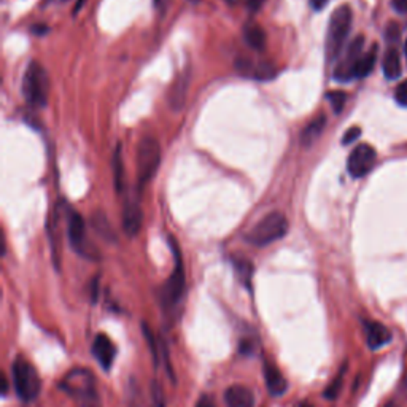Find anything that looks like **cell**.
Masks as SVG:
<instances>
[{
    "label": "cell",
    "instance_id": "cell-1",
    "mask_svg": "<svg viewBox=\"0 0 407 407\" xmlns=\"http://www.w3.org/2000/svg\"><path fill=\"white\" fill-rule=\"evenodd\" d=\"M353 23V12L350 5H341L332 12L330 23H328L325 53L328 61H336L341 57V53L344 50L345 40L349 37Z\"/></svg>",
    "mask_w": 407,
    "mask_h": 407
},
{
    "label": "cell",
    "instance_id": "cell-2",
    "mask_svg": "<svg viewBox=\"0 0 407 407\" xmlns=\"http://www.w3.org/2000/svg\"><path fill=\"white\" fill-rule=\"evenodd\" d=\"M23 94L31 107L43 109L48 104L50 94V78L42 64L32 61L23 77Z\"/></svg>",
    "mask_w": 407,
    "mask_h": 407
},
{
    "label": "cell",
    "instance_id": "cell-3",
    "mask_svg": "<svg viewBox=\"0 0 407 407\" xmlns=\"http://www.w3.org/2000/svg\"><path fill=\"white\" fill-rule=\"evenodd\" d=\"M288 233V220L280 212H271L263 217L245 235V240L254 247H266L280 240Z\"/></svg>",
    "mask_w": 407,
    "mask_h": 407
},
{
    "label": "cell",
    "instance_id": "cell-4",
    "mask_svg": "<svg viewBox=\"0 0 407 407\" xmlns=\"http://www.w3.org/2000/svg\"><path fill=\"white\" fill-rule=\"evenodd\" d=\"M12 376H13V385L16 390V395L23 401H34L40 393L42 382L38 377V372L31 363L18 358L12 366Z\"/></svg>",
    "mask_w": 407,
    "mask_h": 407
},
{
    "label": "cell",
    "instance_id": "cell-5",
    "mask_svg": "<svg viewBox=\"0 0 407 407\" xmlns=\"http://www.w3.org/2000/svg\"><path fill=\"white\" fill-rule=\"evenodd\" d=\"M161 164V145L155 137H144L137 146V176L145 186L158 172Z\"/></svg>",
    "mask_w": 407,
    "mask_h": 407
},
{
    "label": "cell",
    "instance_id": "cell-6",
    "mask_svg": "<svg viewBox=\"0 0 407 407\" xmlns=\"http://www.w3.org/2000/svg\"><path fill=\"white\" fill-rule=\"evenodd\" d=\"M170 247H172L174 258H175V266L174 271L168 278V282L164 283L163 288L159 291L161 304L166 308H172L176 304L180 302L181 296H183L185 291V267H183V259H181V253L179 250V245L175 244V240L170 237Z\"/></svg>",
    "mask_w": 407,
    "mask_h": 407
},
{
    "label": "cell",
    "instance_id": "cell-7",
    "mask_svg": "<svg viewBox=\"0 0 407 407\" xmlns=\"http://www.w3.org/2000/svg\"><path fill=\"white\" fill-rule=\"evenodd\" d=\"M67 235L68 242H70L72 248L80 254V257L86 259H99V252L91 242H88L86 239V223L85 220L77 210L68 212L67 217Z\"/></svg>",
    "mask_w": 407,
    "mask_h": 407
},
{
    "label": "cell",
    "instance_id": "cell-8",
    "mask_svg": "<svg viewBox=\"0 0 407 407\" xmlns=\"http://www.w3.org/2000/svg\"><path fill=\"white\" fill-rule=\"evenodd\" d=\"M62 389L70 393L72 396H77L85 401L86 407L92 406V399H97L96 390H94V379H92L91 372L85 369H75L64 377Z\"/></svg>",
    "mask_w": 407,
    "mask_h": 407
},
{
    "label": "cell",
    "instance_id": "cell-9",
    "mask_svg": "<svg viewBox=\"0 0 407 407\" xmlns=\"http://www.w3.org/2000/svg\"><path fill=\"white\" fill-rule=\"evenodd\" d=\"M363 47H365V36H358L353 38L334 68V75H332L334 80L341 83H349L355 78L356 64L363 56Z\"/></svg>",
    "mask_w": 407,
    "mask_h": 407
},
{
    "label": "cell",
    "instance_id": "cell-10",
    "mask_svg": "<svg viewBox=\"0 0 407 407\" xmlns=\"http://www.w3.org/2000/svg\"><path fill=\"white\" fill-rule=\"evenodd\" d=\"M377 153L371 145L361 144L355 146L349 155L347 159V172H349L353 179H361L371 172L372 168L376 166Z\"/></svg>",
    "mask_w": 407,
    "mask_h": 407
},
{
    "label": "cell",
    "instance_id": "cell-11",
    "mask_svg": "<svg viewBox=\"0 0 407 407\" xmlns=\"http://www.w3.org/2000/svg\"><path fill=\"white\" fill-rule=\"evenodd\" d=\"M142 224H144V210L139 198L135 196L127 198L122 209V229L129 237H135L140 233Z\"/></svg>",
    "mask_w": 407,
    "mask_h": 407
},
{
    "label": "cell",
    "instance_id": "cell-12",
    "mask_svg": "<svg viewBox=\"0 0 407 407\" xmlns=\"http://www.w3.org/2000/svg\"><path fill=\"white\" fill-rule=\"evenodd\" d=\"M235 68L240 75L254 78V80H272L277 75V68L269 62H254L252 59L239 57Z\"/></svg>",
    "mask_w": 407,
    "mask_h": 407
},
{
    "label": "cell",
    "instance_id": "cell-13",
    "mask_svg": "<svg viewBox=\"0 0 407 407\" xmlns=\"http://www.w3.org/2000/svg\"><path fill=\"white\" fill-rule=\"evenodd\" d=\"M91 350L97 363H99L105 371H110V367L115 361V353H116V349L110 337L105 334H97L94 342H92Z\"/></svg>",
    "mask_w": 407,
    "mask_h": 407
},
{
    "label": "cell",
    "instance_id": "cell-14",
    "mask_svg": "<svg viewBox=\"0 0 407 407\" xmlns=\"http://www.w3.org/2000/svg\"><path fill=\"white\" fill-rule=\"evenodd\" d=\"M264 380H266V389L271 396L274 398H278V396H283L288 390V382L285 376L282 374L280 369L274 365L271 361L264 363Z\"/></svg>",
    "mask_w": 407,
    "mask_h": 407
},
{
    "label": "cell",
    "instance_id": "cell-15",
    "mask_svg": "<svg viewBox=\"0 0 407 407\" xmlns=\"http://www.w3.org/2000/svg\"><path fill=\"white\" fill-rule=\"evenodd\" d=\"M224 403L228 407H254V396L247 386L233 385L224 391Z\"/></svg>",
    "mask_w": 407,
    "mask_h": 407
},
{
    "label": "cell",
    "instance_id": "cell-16",
    "mask_svg": "<svg viewBox=\"0 0 407 407\" xmlns=\"http://www.w3.org/2000/svg\"><path fill=\"white\" fill-rule=\"evenodd\" d=\"M366 331H367V345H369V349L372 350L380 349V347L386 345L391 341V331L385 325H382V323H377V321L367 323Z\"/></svg>",
    "mask_w": 407,
    "mask_h": 407
},
{
    "label": "cell",
    "instance_id": "cell-17",
    "mask_svg": "<svg viewBox=\"0 0 407 407\" xmlns=\"http://www.w3.org/2000/svg\"><path fill=\"white\" fill-rule=\"evenodd\" d=\"M244 40L254 51H263L266 48V32L257 23H248L244 27Z\"/></svg>",
    "mask_w": 407,
    "mask_h": 407
},
{
    "label": "cell",
    "instance_id": "cell-18",
    "mask_svg": "<svg viewBox=\"0 0 407 407\" xmlns=\"http://www.w3.org/2000/svg\"><path fill=\"white\" fill-rule=\"evenodd\" d=\"M326 127V115L321 114L320 116H317L315 120H312L308 124L304 127L301 132V137H299V142H301L302 146L308 148L313 142H315L318 137L321 135V132L325 131Z\"/></svg>",
    "mask_w": 407,
    "mask_h": 407
},
{
    "label": "cell",
    "instance_id": "cell-19",
    "mask_svg": "<svg viewBox=\"0 0 407 407\" xmlns=\"http://www.w3.org/2000/svg\"><path fill=\"white\" fill-rule=\"evenodd\" d=\"M377 51H379L377 45H372L366 53H363L361 59L356 64L355 78H366L371 75L372 70H374V67H376V62H377Z\"/></svg>",
    "mask_w": 407,
    "mask_h": 407
},
{
    "label": "cell",
    "instance_id": "cell-20",
    "mask_svg": "<svg viewBox=\"0 0 407 407\" xmlns=\"http://www.w3.org/2000/svg\"><path fill=\"white\" fill-rule=\"evenodd\" d=\"M401 57L396 48H389L384 56V73L389 80H396L401 77Z\"/></svg>",
    "mask_w": 407,
    "mask_h": 407
},
{
    "label": "cell",
    "instance_id": "cell-21",
    "mask_svg": "<svg viewBox=\"0 0 407 407\" xmlns=\"http://www.w3.org/2000/svg\"><path fill=\"white\" fill-rule=\"evenodd\" d=\"M186 91H188V72H185L183 75L179 77L172 91H170V105H172L174 110H180L183 107Z\"/></svg>",
    "mask_w": 407,
    "mask_h": 407
},
{
    "label": "cell",
    "instance_id": "cell-22",
    "mask_svg": "<svg viewBox=\"0 0 407 407\" xmlns=\"http://www.w3.org/2000/svg\"><path fill=\"white\" fill-rule=\"evenodd\" d=\"M91 224H92V228H94V231L99 235H102L104 239L110 240V242H114V240L116 239L114 229H111V224L109 220H107L104 212H96L94 215H92Z\"/></svg>",
    "mask_w": 407,
    "mask_h": 407
},
{
    "label": "cell",
    "instance_id": "cell-23",
    "mask_svg": "<svg viewBox=\"0 0 407 407\" xmlns=\"http://www.w3.org/2000/svg\"><path fill=\"white\" fill-rule=\"evenodd\" d=\"M121 145L116 146L115 155H114V183L118 193H121L122 186H124V168H122V159H121Z\"/></svg>",
    "mask_w": 407,
    "mask_h": 407
},
{
    "label": "cell",
    "instance_id": "cell-24",
    "mask_svg": "<svg viewBox=\"0 0 407 407\" xmlns=\"http://www.w3.org/2000/svg\"><path fill=\"white\" fill-rule=\"evenodd\" d=\"M234 267L240 278V282H242L247 288H250V283H252V276H253L252 263L247 261V259H237V261L234 263Z\"/></svg>",
    "mask_w": 407,
    "mask_h": 407
},
{
    "label": "cell",
    "instance_id": "cell-25",
    "mask_svg": "<svg viewBox=\"0 0 407 407\" xmlns=\"http://www.w3.org/2000/svg\"><path fill=\"white\" fill-rule=\"evenodd\" d=\"M344 367H342L341 374L336 377L334 380L331 382L330 385H328V389L325 390V393H323V396H325L326 399H336L337 396H339L341 390H342V380H344Z\"/></svg>",
    "mask_w": 407,
    "mask_h": 407
},
{
    "label": "cell",
    "instance_id": "cell-26",
    "mask_svg": "<svg viewBox=\"0 0 407 407\" xmlns=\"http://www.w3.org/2000/svg\"><path fill=\"white\" fill-rule=\"evenodd\" d=\"M328 101L331 102L332 110H334L336 114H341L347 102V94L344 91H331L328 92Z\"/></svg>",
    "mask_w": 407,
    "mask_h": 407
},
{
    "label": "cell",
    "instance_id": "cell-27",
    "mask_svg": "<svg viewBox=\"0 0 407 407\" xmlns=\"http://www.w3.org/2000/svg\"><path fill=\"white\" fill-rule=\"evenodd\" d=\"M151 407H166L163 386H161L158 382L151 384Z\"/></svg>",
    "mask_w": 407,
    "mask_h": 407
},
{
    "label": "cell",
    "instance_id": "cell-28",
    "mask_svg": "<svg viewBox=\"0 0 407 407\" xmlns=\"http://www.w3.org/2000/svg\"><path fill=\"white\" fill-rule=\"evenodd\" d=\"M395 99L401 107H407V80H404L403 83H399V85L396 86Z\"/></svg>",
    "mask_w": 407,
    "mask_h": 407
},
{
    "label": "cell",
    "instance_id": "cell-29",
    "mask_svg": "<svg viewBox=\"0 0 407 407\" xmlns=\"http://www.w3.org/2000/svg\"><path fill=\"white\" fill-rule=\"evenodd\" d=\"M360 135H361V129H360V127H358V126L350 127V129L345 131L344 137H342V145H350V144H353V142H355Z\"/></svg>",
    "mask_w": 407,
    "mask_h": 407
},
{
    "label": "cell",
    "instance_id": "cell-30",
    "mask_svg": "<svg viewBox=\"0 0 407 407\" xmlns=\"http://www.w3.org/2000/svg\"><path fill=\"white\" fill-rule=\"evenodd\" d=\"M144 332H145V337H146V341H148V344H150V349H151V353H153V358H155V361L158 363V349H156V341H155V336H153V332H151L150 330H148V326L146 325H144Z\"/></svg>",
    "mask_w": 407,
    "mask_h": 407
},
{
    "label": "cell",
    "instance_id": "cell-31",
    "mask_svg": "<svg viewBox=\"0 0 407 407\" xmlns=\"http://www.w3.org/2000/svg\"><path fill=\"white\" fill-rule=\"evenodd\" d=\"M399 37V27L396 23H391L389 24V27H386V38H391V40H396V38Z\"/></svg>",
    "mask_w": 407,
    "mask_h": 407
},
{
    "label": "cell",
    "instance_id": "cell-32",
    "mask_svg": "<svg viewBox=\"0 0 407 407\" xmlns=\"http://www.w3.org/2000/svg\"><path fill=\"white\" fill-rule=\"evenodd\" d=\"M264 2H266V0H247L248 12H252V13L259 12V10H261V7L264 5Z\"/></svg>",
    "mask_w": 407,
    "mask_h": 407
},
{
    "label": "cell",
    "instance_id": "cell-33",
    "mask_svg": "<svg viewBox=\"0 0 407 407\" xmlns=\"http://www.w3.org/2000/svg\"><path fill=\"white\" fill-rule=\"evenodd\" d=\"M391 7L398 13H407V0H391Z\"/></svg>",
    "mask_w": 407,
    "mask_h": 407
},
{
    "label": "cell",
    "instance_id": "cell-34",
    "mask_svg": "<svg viewBox=\"0 0 407 407\" xmlns=\"http://www.w3.org/2000/svg\"><path fill=\"white\" fill-rule=\"evenodd\" d=\"M330 2V0H308V3H311V7L315 10V12H320L326 7V3Z\"/></svg>",
    "mask_w": 407,
    "mask_h": 407
},
{
    "label": "cell",
    "instance_id": "cell-35",
    "mask_svg": "<svg viewBox=\"0 0 407 407\" xmlns=\"http://www.w3.org/2000/svg\"><path fill=\"white\" fill-rule=\"evenodd\" d=\"M196 407H215L213 401L209 398V396H202V398L199 399V403L196 404Z\"/></svg>",
    "mask_w": 407,
    "mask_h": 407
},
{
    "label": "cell",
    "instance_id": "cell-36",
    "mask_svg": "<svg viewBox=\"0 0 407 407\" xmlns=\"http://www.w3.org/2000/svg\"><path fill=\"white\" fill-rule=\"evenodd\" d=\"M97 290H99V280H97V277L92 280V287H91V294H92V301L96 302L97 299Z\"/></svg>",
    "mask_w": 407,
    "mask_h": 407
},
{
    "label": "cell",
    "instance_id": "cell-37",
    "mask_svg": "<svg viewBox=\"0 0 407 407\" xmlns=\"http://www.w3.org/2000/svg\"><path fill=\"white\" fill-rule=\"evenodd\" d=\"M166 0H155V7L156 8H164Z\"/></svg>",
    "mask_w": 407,
    "mask_h": 407
},
{
    "label": "cell",
    "instance_id": "cell-38",
    "mask_svg": "<svg viewBox=\"0 0 407 407\" xmlns=\"http://www.w3.org/2000/svg\"><path fill=\"white\" fill-rule=\"evenodd\" d=\"M404 53H406V59H407V40L404 43Z\"/></svg>",
    "mask_w": 407,
    "mask_h": 407
},
{
    "label": "cell",
    "instance_id": "cell-39",
    "mask_svg": "<svg viewBox=\"0 0 407 407\" xmlns=\"http://www.w3.org/2000/svg\"><path fill=\"white\" fill-rule=\"evenodd\" d=\"M301 407H312V406H311V404H306V403H304Z\"/></svg>",
    "mask_w": 407,
    "mask_h": 407
},
{
    "label": "cell",
    "instance_id": "cell-40",
    "mask_svg": "<svg viewBox=\"0 0 407 407\" xmlns=\"http://www.w3.org/2000/svg\"><path fill=\"white\" fill-rule=\"evenodd\" d=\"M228 2H231V3H233V2H234V0H228Z\"/></svg>",
    "mask_w": 407,
    "mask_h": 407
}]
</instances>
